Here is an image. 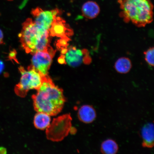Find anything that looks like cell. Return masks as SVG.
Wrapping results in <instances>:
<instances>
[{"label": "cell", "instance_id": "ba28073f", "mask_svg": "<svg viewBox=\"0 0 154 154\" xmlns=\"http://www.w3.org/2000/svg\"><path fill=\"white\" fill-rule=\"evenodd\" d=\"M61 13V11L57 8L45 11L39 7L32 9L31 11L35 24L48 31H49L56 17L59 16Z\"/></svg>", "mask_w": 154, "mask_h": 154}, {"label": "cell", "instance_id": "2e32d148", "mask_svg": "<svg viewBox=\"0 0 154 154\" xmlns=\"http://www.w3.org/2000/svg\"><path fill=\"white\" fill-rule=\"evenodd\" d=\"M154 50L153 47H151L144 52V59L146 62L151 66H154Z\"/></svg>", "mask_w": 154, "mask_h": 154}, {"label": "cell", "instance_id": "ffe728a7", "mask_svg": "<svg viewBox=\"0 0 154 154\" xmlns=\"http://www.w3.org/2000/svg\"><path fill=\"white\" fill-rule=\"evenodd\" d=\"M7 1H13V0H7Z\"/></svg>", "mask_w": 154, "mask_h": 154}, {"label": "cell", "instance_id": "6da1fadb", "mask_svg": "<svg viewBox=\"0 0 154 154\" xmlns=\"http://www.w3.org/2000/svg\"><path fill=\"white\" fill-rule=\"evenodd\" d=\"M37 92L32 96L34 109L37 112L55 116L62 110L65 102L63 90L55 85L48 75Z\"/></svg>", "mask_w": 154, "mask_h": 154}, {"label": "cell", "instance_id": "5b68a950", "mask_svg": "<svg viewBox=\"0 0 154 154\" xmlns=\"http://www.w3.org/2000/svg\"><path fill=\"white\" fill-rule=\"evenodd\" d=\"M72 121L70 114L63 115L54 119L46 130L48 139L55 142L63 140L71 131Z\"/></svg>", "mask_w": 154, "mask_h": 154}, {"label": "cell", "instance_id": "4fadbf2b", "mask_svg": "<svg viewBox=\"0 0 154 154\" xmlns=\"http://www.w3.org/2000/svg\"><path fill=\"white\" fill-rule=\"evenodd\" d=\"M51 116L45 113L38 112L34 117V123L35 126L38 129H46L51 124Z\"/></svg>", "mask_w": 154, "mask_h": 154}, {"label": "cell", "instance_id": "52a82bcc", "mask_svg": "<svg viewBox=\"0 0 154 154\" xmlns=\"http://www.w3.org/2000/svg\"><path fill=\"white\" fill-rule=\"evenodd\" d=\"M62 56L65 63L72 67H78L83 63L89 64L91 62V58L87 50L78 49L73 46L66 48Z\"/></svg>", "mask_w": 154, "mask_h": 154}, {"label": "cell", "instance_id": "7c38bea8", "mask_svg": "<svg viewBox=\"0 0 154 154\" xmlns=\"http://www.w3.org/2000/svg\"><path fill=\"white\" fill-rule=\"evenodd\" d=\"M83 16L89 19H95L99 15L100 9L98 4L93 1H88L84 3L82 7Z\"/></svg>", "mask_w": 154, "mask_h": 154}, {"label": "cell", "instance_id": "3957f363", "mask_svg": "<svg viewBox=\"0 0 154 154\" xmlns=\"http://www.w3.org/2000/svg\"><path fill=\"white\" fill-rule=\"evenodd\" d=\"M49 31L38 26L32 19L28 18L23 23L19 38L26 52L32 54L49 49Z\"/></svg>", "mask_w": 154, "mask_h": 154}, {"label": "cell", "instance_id": "277c9868", "mask_svg": "<svg viewBox=\"0 0 154 154\" xmlns=\"http://www.w3.org/2000/svg\"><path fill=\"white\" fill-rule=\"evenodd\" d=\"M20 82L15 86V91L19 97H25L30 90H37L43 83L44 77L30 66L27 69L20 66Z\"/></svg>", "mask_w": 154, "mask_h": 154}, {"label": "cell", "instance_id": "5bb4252c", "mask_svg": "<svg viewBox=\"0 0 154 154\" xmlns=\"http://www.w3.org/2000/svg\"><path fill=\"white\" fill-rule=\"evenodd\" d=\"M132 67L131 61L127 57H121L117 59L114 65L115 70L121 74H126L131 70Z\"/></svg>", "mask_w": 154, "mask_h": 154}, {"label": "cell", "instance_id": "30bf717a", "mask_svg": "<svg viewBox=\"0 0 154 154\" xmlns=\"http://www.w3.org/2000/svg\"><path fill=\"white\" fill-rule=\"evenodd\" d=\"M96 116V111L92 106L84 105L79 109L78 118L81 121L85 124H89L93 122Z\"/></svg>", "mask_w": 154, "mask_h": 154}, {"label": "cell", "instance_id": "ac0fdd59", "mask_svg": "<svg viewBox=\"0 0 154 154\" xmlns=\"http://www.w3.org/2000/svg\"><path fill=\"white\" fill-rule=\"evenodd\" d=\"M4 69V65L3 62L0 60V74L2 72Z\"/></svg>", "mask_w": 154, "mask_h": 154}, {"label": "cell", "instance_id": "8fae6325", "mask_svg": "<svg viewBox=\"0 0 154 154\" xmlns=\"http://www.w3.org/2000/svg\"><path fill=\"white\" fill-rule=\"evenodd\" d=\"M142 145L144 147L152 148L154 146V125L149 123L144 125L141 131Z\"/></svg>", "mask_w": 154, "mask_h": 154}, {"label": "cell", "instance_id": "d6986e66", "mask_svg": "<svg viewBox=\"0 0 154 154\" xmlns=\"http://www.w3.org/2000/svg\"><path fill=\"white\" fill-rule=\"evenodd\" d=\"M6 153V150L3 147H0V154H5Z\"/></svg>", "mask_w": 154, "mask_h": 154}, {"label": "cell", "instance_id": "9c48e42d", "mask_svg": "<svg viewBox=\"0 0 154 154\" xmlns=\"http://www.w3.org/2000/svg\"><path fill=\"white\" fill-rule=\"evenodd\" d=\"M49 32L51 36L68 40H70L69 37L73 34L72 29L69 27L65 21L59 16L56 17Z\"/></svg>", "mask_w": 154, "mask_h": 154}, {"label": "cell", "instance_id": "9a60e30c", "mask_svg": "<svg viewBox=\"0 0 154 154\" xmlns=\"http://www.w3.org/2000/svg\"><path fill=\"white\" fill-rule=\"evenodd\" d=\"M119 149L117 142L112 139L105 140L101 144V151L103 154H115L118 152Z\"/></svg>", "mask_w": 154, "mask_h": 154}, {"label": "cell", "instance_id": "e0dca14e", "mask_svg": "<svg viewBox=\"0 0 154 154\" xmlns=\"http://www.w3.org/2000/svg\"><path fill=\"white\" fill-rule=\"evenodd\" d=\"M3 34L2 30L0 29V45H2L4 42L3 40Z\"/></svg>", "mask_w": 154, "mask_h": 154}, {"label": "cell", "instance_id": "7a4b0ae2", "mask_svg": "<svg viewBox=\"0 0 154 154\" xmlns=\"http://www.w3.org/2000/svg\"><path fill=\"white\" fill-rule=\"evenodd\" d=\"M120 16L126 23L144 27L153 20V5L150 0H118Z\"/></svg>", "mask_w": 154, "mask_h": 154}, {"label": "cell", "instance_id": "8992f818", "mask_svg": "<svg viewBox=\"0 0 154 154\" xmlns=\"http://www.w3.org/2000/svg\"><path fill=\"white\" fill-rule=\"evenodd\" d=\"M54 54V51L51 47L47 50L36 52L32 54L31 66L42 75H48Z\"/></svg>", "mask_w": 154, "mask_h": 154}]
</instances>
